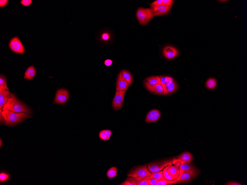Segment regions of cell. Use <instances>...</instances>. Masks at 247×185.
Masks as SVG:
<instances>
[{
	"label": "cell",
	"instance_id": "10",
	"mask_svg": "<svg viewBox=\"0 0 247 185\" xmlns=\"http://www.w3.org/2000/svg\"><path fill=\"white\" fill-rule=\"evenodd\" d=\"M193 159V156L189 152H185L178 156L177 158H173L172 164L175 165L177 162L180 163V165L187 162H191Z\"/></svg>",
	"mask_w": 247,
	"mask_h": 185
},
{
	"label": "cell",
	"instance_id": "17",
	"mask_svg": "<svg viewBox=\"0 0 247 185\" xmlns=\"http://www.w3.org/2000/svg\"><path fill=\"white\" fill-rule=\"evenodd\" d=\"M164 56L168 59H173L177 55L178 51L174 47L171 46H167L165 47L163 51Z\"/></svg>",
	"mask_w": 247,
	"mask_h": 185
},
{
	"label": "cell",
	"instance_id": "28",
	"mask_svg": "<svg viewBox=\"0 0 247 185\" xmlns=\"http://www.w3.org/2000/svg\"><path fill=\"white\" fill-rule=\"evenodd\" d=\"M168 166L166 167V168L164 169L163 171V174L164 177L166 180H175L176 179V177H172L171 176H170V175H169L168 173V171H167V169L168 168Z\"/></svg>",
	"mask_w": 247,
	"mask_h": 185
},
{
	"label": "cell",
	"instance_id": "13",
	"mask_svg": "<svg viewBox=\"0 0 247 185\" xmlns=\"http://www.w3.org/2000/svg\"><path fill=\"white\" fill-rule=\"evenodd\" d=\"M161 113L157 109H153L148 112L145 121L148 123L155 122L160 118Z\"/></svg>",
	"mask_w": 247,
	"mask_h": 185
},
{
	"label": "cell",
	"instance_id": "22",
	"mask_svg": "<svg viewBox=\"0 0 247 185\" xmlns=\"http://www.w3.org/2000/svg\"><path fill=\"white\" fill-rule=\"evenodd\" d=\"M122 74L123 77L131 85L133 81V76L131 73L126 70H122Z\"/></svg>",
	"mask_w": 247,
	"mask_h": 185
},
{
	"label": "cell",
	"instance_id": "31",
	"mask_svg": "<svg viewBox=\"0 0 247 185\" xmlns=\"http://www.w3.org/2000/svg\"><path fill=\"white\" fill-rule=\"evenodd\" d=\"M99 137L100 139L104 141H108V137L104 130H102L99 133Z\"/></svg>",
	"mask_w": 247,
	"mask_h": 185
},
{
	"label": "cell",
	"instance_id": "23",
	"mask_svg": "<svg viewBox=\"0 0 247 185\" xmlns=\"http://www.w3.org/2000/svg\"><path fill=\"white\" fill-rule=\"evenodd\" d=\"M217 84L216 79L210 78L207 81L206 83V87L208 89L213 90L214 89Z\"/></svg>",
	"mask_w": 247,
	"mask_h": 185
},
{
	"label": "cell",
	"instance_id": "35",
	"mask_svg": "<svg viewBox=\"0 0 247 185\" xmlns=\"http://www.w3.org/2000/svg\"><path fill=\"white\" fill-rule=\"evenodd\" d=\"M172 0H163V5L164 6H171L174 3Z\"/></svg>",
	"mask_w": 247,
	"mask_h": 185
},
{
	"label": "cell",
	"instance_id": "2",
	"mask_svg": "<svg viewBox=\"0 0 247 185\" xmlns=\"http://www.w3.org/2000/svg\"><path fill=\"white\" fill-rule=\"evenodd\" d=\"M2 113L5 123L8 126L16 125L30 117L29 115L25 113H16L8 110H3Z\"/></svg>",
	"mask_w": 247,
	"mask_h": 185
},
{
	"label": "cell",
	"instance_id": "33",
	"mask_svg": "<svg viewBox=\"0 0 247 185\" xmlns=\"http://www.w3.org/2000/svg\"><path fill=\"white\" fill-rule=\"evenodd\" d=\"M32 1L31 0H22L21 3L23 6H28L32 3Z\"/></svg>",
	"mask_w": 247,
	"mask_h": 185
},
{
	"label": "cell",
	"instance_id": "12",
	"mask_svg": "<svg viewBox=\"0 0 247 185\" xmlns=\"http://www.w3.org/2000/svg\"><path fill=\"white\" fill-rule=\"evenodd\" d=\"M151 8L153 12L154 16L163 15L166 14L170 9L171 6H156L151 4Z\"/></svg>",
	"mask_w": 247,
	"mask_h": 185
},
{
	"label": "cell",
	"instance_id": "14",
	"mask_svg": "<svg viewBox=\"0 0 247 185\" xmlns=\"http://www.w3.org/2000/svg\"><path fill=\"white\" fill-rule=\"evenodd\" d=\"M13 94L9 90L0 91V109H3L5 104L12 96Z\"/></svg>",
	"mask_w": 247,
	"mask_h": 185
},
{
	"label": "cell",
	"instance_id": "5",
	"mask_svg": "<svg viewBox=\"0 0 247 185\" xmlns=\"http://www.w3.org/2000/svg\"><path fill=\"white\" fill-rule=\"evenodd\" d=\"M199 174L198 170L196 169L187 170H180L179 175L175 180L180 183H187L192 180Z\"/></svg>",
	"mask_w": 247,
	"mask_h": 185
},
{
	"label": "cell",
	"instance_id": "26",
	"mask_svg": "<svg viewBox=\"0 0 247 185\" xmlns=\"http://www.w3.org/2000/svg\"><path fill=\"white\" fill-rule=\"evenodd\" d=\"M151 175L148 177L145 178L144 180L152 179V178H155V179H161L164 177L163 171H162L157 172L151 173Z\"/></svg>",
	"mask_w": 247,
	"mask_h": 185
},
{
	"label": "cell",
	"instance_id": "7",
	"mask_svg": "<svg viewBox=\"0 0 247 185\" xmlns=\"http://www.w3.org/2000/svg\"><path fill=\"white\" fill-rule=\"evenodd\" d=\"M9 47L12 51L17 53L22 54L25 52V48L23 44L20 39L17 37L13 38L10 40Z\"/></svg>",
	"mask_w": 247,
	"mask_h": 185
},
{
	"label": "cell",
	"instance_id": "29",
	"mask_svg": "<svg viewBox=\"0 0 247 185\" xmlns=\"http://www.w3.org/2000/svg\"><path fill=\"white\" fill-rule=\"evenodd\" d=\"M9 175L5 173H1L0 174V182L1 183L6 182L9 179Z\"/></svg>",
	"mask_w": 247,
	"mask_h": 185
},
{
	"label": "cell",
	"instance_id": "39",
	"mask_svg": "<svg viewBox=\"0 0 247 185\" xmlns=\"http://www.w3.org/2000/svg\"><path fill=\"white\" fill-rule=\"evenodd\" d=\"M8 2L9 1H8V0H1L0 1V7H5L8 4Z\"/></svg>",
	"mask_w": 247,
	"mask_h": 185
},
{
	"label": "cell",
	"instance_id": "16",
	"mask_svg": "<svg viewBox=\"0 0 247 185\" xmlns=\"http://www.w3.org/2000/svg\"><path fill=\"white\" fill-rule=\"evenodd\" d=\"M158 84H161L159 76H151L146 78L145 81V86L148 89Z\"/></svg>",
	"mask_w": 247,
	"mask_h": 185
},
{
	"label": "cell",
	"instance_id": "11",
	"mask_svg": "<svg viewBox=\"0 0 247 185\" xmlns=\"http://www.w3.org/2000/svg\"><path fill=\"white\" fill-rule=\"evenodd\" d=\"M130 85L129 83L123 77L121 70L117 77L116 83V91H127Z\"/></svg>",
	"mask_w": 247,
	"mask_h": 185
},
{
	"label": "cell",
	"instance_id": "34",
	"mask_svg": "<svg viewBox=\"0 0 247 185\" xmlns=\"http://www.w3.org/2000/svg\"><path fill=\"white\" fill-rule=\"evenodd\" d=\"M160 180L152 178V179L148 180V182L149 185H155Z\"/></svg>",
	"mask_w": 247,
	"mask_h": 185
},
{
	"label": "cell",
	"instance_id": "32",
	"mask_svg": "<svg viewBox=\"0 0 247 185\" xmlns=\"http://www.w3.org/2000/svg\"><path fill=\"white\" fill-rule=\"evenodd\" d=\"M109 38H110V35H109V33L105 32L102 34L101 35V38L100 40H103L105 41H106L109 40Z\"/></svg>",
	"mask_w": 247,
	"mask_h": 185
},
{
	"label": "cell",
	"instance_id": "19",
	"mask_svg": "<svg viewBox=\"0 0 247 185\" xmlns=\"http://www.w3.org/2000/svg\"><path fill=\"white\" fill-rule=\"evenodd\" d=\"M36 70L35 67L31 66L28 68L25 73V77L28 80L34 79L36 74Z\"/></svg>",
	"mask_w": 247,
	"mask_h": 185
},
{
	"label": "cell",
	"instance_id": "44",
	"mask_svg": "<svg viewBox=\"0 0 247 185\" xmlns=\"http://www.w3.org/2000/svg\"><path fill=\"white\" fill-rule=\"evenodd\" d=\"M0 143H0V144H1V145H0V146H1H1H2V140H1H1H0Z\"/></svg>",
	"mask_w": 247,
	"mask_h": 185
},
{
	"label": "cell",
	"instance_id": "43",
	"mask_svg": "<svg viewBox=\"0 0 247 185\" xmlns=\"http://www.w3.org/2000/svg\"><path fill=\"white\" fill-rule=\"evenodd\" d=\"M225 185H243L241 184H240L239 183H237V182H229V183H227Z\"/></svg>",
	"mask_w": 247,
	"mask_h": 185
},
{
	"label": "cell",
	"instance_id": "24",
	"mask_svg": "<svg viewBox=\"0 0 247 185\" xmlns=\"http://www.w3.org/2000/svg\"><path fill=\"white\" fill-rule=\"evenodd\" d=\"M117 167H113L110 168V169L107 171L106 175L107 177L109 179H112L114 178L117 175Z\"/></svg>",
	"mask_w": 247,
	"mask_h": 185
},
{
	"label": "cell",
	"instance_id": "41",
	"mask_svg": "<svg viewBox=\"0 0 247 185\" xmlns=\"http://www.w3.org/2000/svg\"><path fill=\"white\" fill-rule=\"evenodd\" d=\"M104 131L105 133H106L107 136L108 141H109V139H110L111 135H112V133H113V132L110 130H108V129L104 130Z\"/></svg>",
	"mask_w": 247,
	"mask_h": 185
},
{
	"label": "cell",
	"instance_id": "38",
	"mask_svg": "<svg viewBox=\"0 0 247 185\" xmlns=\"http://www.w3.org/2000/svg\"><path fill=\"white\" fill-rule=\"evenodd\" d=\"M137 185H149L148 180L137 181Z\"/></svg>",
	"mask_w": 247,
	"mask_h": 185
},
{
	"label": "cell",
	"instance_id": "25",
	"mask_svg": "<svg viewBox=\"0 0 247 185\" xmlns=\"http://www.w3.org/2000/svg\"><path fill=\"white\" fill-rule=\"evenodd\" d=\"M177 181L175 180H168L165 179L164 177L162 178L155 185H170L175 184L178 183Z\"/></svg>",
	"mask_w": 247,
	"mask_h": 185
},
{
	"label": "cell",
	"instance_id": "15",
	"mask_svg": "<svg viewBox=\"0 0 247 185\" xmlns=\"http://www.w3.org/2000/svg\"><path fill=\"white\" fill-rule=\"evenodd\" d=\"M178 85L172 78L169 77V81L166 85L165 94H170L178 89Z\"/></svg>",
	"mask_w": 247,
	"mask_h": 185
},
{
	"label": "cell",
	"instance_id": "1",
	"mask_svg": "<svg viewBox=\"0 0 247 185\" xmlns=\"http://www.w3.org/2000/svg\"><path fill=\"white\" fill-rule=\"evenodd\" d=\"M3 110H8L16 113H24L28 115L31 114L30 108L17 98L14 94L5 104Z\"/></svg>",
	"mask_w": 247,
	"mask_h": 185
},
{
	"label": "cell",
	"instance_id": "20",
	"mask_svg": "<svg viewBox=\"0 0 247 185\" xmlns=\"http://www.w3.org/2000/svg\"><path fill=\"white\" fill-rule=\"evenodd\" d=\"M148 90L154 94H165L164 89L161 84L156 85Z\"/></svg>",
	"mask_w": 247,
	"mask_h": 185
},
{
	"label": "cell",
	"instance_id": "9",
	"mask_svg": "<svg viewBox=\"0 0 247 185\" xmlns=\"http://www.w3.org/2000/svg\"><path fill=\"white\" fill-rule=\"evenodd\" d=\"M69 98V92L67 90L64 89L58 90L55 94L54 104L63 105L68 101Z\"/></svg>",
	"mask_w": 247,
	"mask_h": 185
},
{
	"label": "cell",
	"instance_id": "8",
	"mask_svg": "<svg viewBox=\"0 0 247 185\" xmlns=\"http://www.w3.org/2000/svg\"><path fill=\"white\" fill-rule=\"evenodd\" d=\"M127 91H116L112 102V106L114 110L118 111L121 108Z\"/></svg>",
	"mask_w": 247,
	"mask_h": 185
},
{
	"label": "cell",
	"instance_id": "36",
	"mask_svg": "<svg viewBox=\"0 0 247 185\" xmlns=\"http://www.w3.org/2000/svg\"><path fill=\"white\" fill-rule=\"evenodd\" d=\"M151 5L156 6H161L163 5V0H156L152 3Z\"/></svg>",
	"mask_w": 247,
	"mask_h": 185
},
{
	"label": "cell",
	"instance_id": "21",
	"mask_svg": "<svg viewBox=\"0 0 247 185\" xmlns=\"http://www.w3.org/2000/svg\"><path fill=\"white\" fill-rule=\"evenodd\" d=\"M9 90L7 83L6 76L4 75L0 76V91Z\"/></svg>",
	"mask_w": 247,
	"mask_h": 185
},
{
	"label": "cell",
	"instance_id": "4",
	"mask_svg": "<svg viewBox=\"0 0 247 185\" xmlns=\"http://www.w3.org/2000/svg\"><path fill=\"white\" fill-rule=\"evenodd\" d=\"M136 16L140 24L145 25L148 23L154 16L151 8H140L137 10Z\"/></svg>",
	"mask_w": 247,
	"mask_h": 185
},
{
	"label": "cell",
	"instance_id": "30",
	"mask_svg": "<svg viewBox=\"0 0 247 185\" xmlns=\"http://www.w3.org/2000/svg\"><path fill=\"white\" fill-rule=\"evenodd\" d=\"M159 77L160 79L161 85L164 89L165 93V87H166V84L169 81V77L168 76H159Z\"/></svg>",
	"mask_w": 247,
	"mask_h": 185
},
{
	"label": "cell",
	"instance_id": "40",
	"mask_svg": "<svg viewBox=\"0 0 247 185\" xmlns=\"http://www.w3.org/2000/svg\"><path fill=\"white\" fill-rule=\"evenodd\" d=\"M113 64V61L110 59H107L104 61V64L107 67L110 66Z\"/></svg>",
	"mask_w": 247,
	"mask_h": 185
},
{
	"label": "cell",
	"instance_id": "3",
	"mask_svg": "<svg viewBox=\"0 0 247 185\" xmlns=\"http://www.w3.org/2000/svg\"><path fill=\"white\" fill-rule=\"evenodd\" d=\"M151 173L146 165L137 167L127 174L128 177H133L137 181L144 180L145 178L151 175Z\"/></svg>",
	"mask_w": 247,
	"mask_h": 185
},
{
	"label": "cell",
	"instance_id": "37",
	"mask_svg": "<svg viewBox=\"0 0 247 185\" xmlns=\"http://www.w3.org/2000/svg\"><path fill=\"white\" fill-rule=\"evenodd\" d=\"M121 185H133L129 177L126 180L124 181L122 183L120 184Z\"/></svg>",
	"mask_w": 247,
	"mask_h": 185
},
{
	"label": "cell",
	"instance_id": "42",
	"mask_svg": "<svg viewBox=\"0 0 247 185\" xmlns=\"http://www.w3.org/2000/svg\"><path fill=\"white\" fill-rule=\"evenodd\" d=\"M0 122L1 124H5V122L4 118L2 113V112H0Z\"/></svg>",
	"mask_w": 247,
	"mask_h": 185
},
{
	"label": "cell",
	"instance_id": "18",
	"mask_svg": "<svg viewBox=\"0 0 247 185\" xmlns=\"http://www.w3.org/2000/svg\"><path fill=\"white\" fill-rule=\"evenodd\" d=\"M175 165V166H169L167 171L170 176L177 178L179 175L180 165L176 164Z\"/></svg>",
	"mask_w": 247,
	"mask_h": 185
},
{
	"label": "cell",
	"instance_id": "27",
	"mask_svg": "<svg viewBox=\"0 0 247 185\" xmlns=\"http://www.w3.org/2000/svg\"><path fill=\"white\" fill-rule=\"evenodd\" d=\"M191 162H187L180 166V170H187L195 169V167L192 166Z\"/></svg>",
	"mask_w": 247,
	"mask_h": 185
},
{
	"label": "cell",
	"instance_id": "6",
	"mask_svg": "<svg viewBox=\"0 0 247 185\" xmlns=\"http://www.w3.org/2000/svg\"><path fill=\"white\" fill-rule=\"evenodd\" d=\"M172 165V160L168 159L152 162L148 165V167L150 172L151 173H155L162 171L165 167Z\"/></svg>",
	"mask_w": 247,
	"mask_h": 185
}]
</instances>
